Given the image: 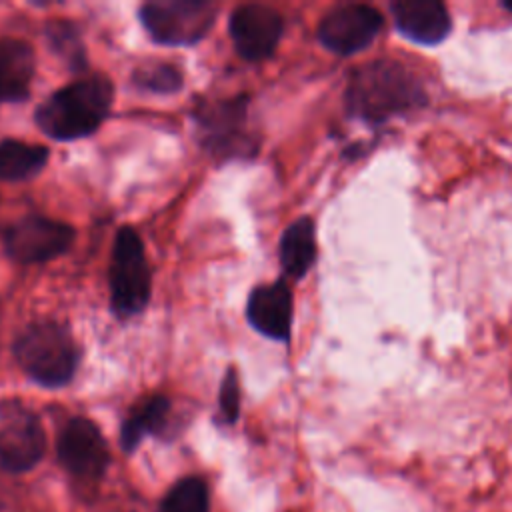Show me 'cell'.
I'll use <instances>...</instances> for the list:
<instances>
[{"label":"cell","mask_w":512,"mask_h":512,"mask_svg":"<svg viewBox=\"0 0 512 512\" xmlns=\"http://www.w3.org/2000/svg\"><path fill=\"white\" fill-rule=\"evenodd\" d=\"M424 102L422 84L394 60H374L356 68L346 88L348 112L370 122H382Z\"/></svg>","instance_id":"1"},{"label":"cell","mask_w":512,"mask_h":512,"mask_svg":"<svg viewBox=\"0 0 512 512\" xmlns=\"http://www.w3.org/2000/svg\"><path fill=\"white\" fill-rule=\"evenodd\" d=\"M112 100V82L102 74H92L52 92L36 108L34 120L54 140L84 138L104 122Z\"/></svg>","instance_id":"2"},{"label":"cell","mask_w":512,"mask_h":512,"mask_svg":"<svg viewBox=\"0 0 512 512\" xmlns=\"http://www.w3.org/2000/svg\"><path fill=\"white\" fill-rule=\"evenodd\" d=\"M14 356L34 382L48 388L68 384L80 358L68 328L54 320L28 324L14 340Z\"/></svg>","instance_id":"3"},{"label":"cell","mask_w":512,"mask_h":512,"mask_svg":"<svg viewBox=\"0 0 512 512\" xmlns=\"http://www.w3.org/2000/svg\"><path fill=\"white\" fill-rule=\"evenodd\" d=\"M200 144L214 160L250 158L258 140L248 130V98L200 102L194 110Z\"/></svg>","instance_id":"4"},{"label":"cell","mask_w":512,"mask_h":512,"mask_svg":"<svg viewBox=\"0 0 512 512\" xmlns=\"http://www.w3.org/2000/svg\"><path fill=\"white\" fill-rule=\"evenodd\" d=\"M110 306L118 318L142 312L150 300V266L134 228L116 232L110 260Z\"/></svg>","instance_id":"5"},{"label":"cell","mask_w":512,"mask_h":512,"mask_svg":"<svg viewBox=\"0 0 512 512\" xmlns=\"http://www.w3.org/2000/svg\"><path fill=\"white\" fill-rule=\"evenodd\" d=\"M216 18V6L200 0H154L140 8V22L160 44L186 46L206 36Z\"/></svg>","instance_id":"6"},{"label":"cell","mask_w":512,"mask_h":512,"mask_svg":"<svg viewBox=\"0 0 512 512\" xmlns=\"http://www.w3.org/2000/svg\"><path fill=\"white\" fill-rule=\"evenodd\" d=\"M46 450L38 416L18 400L0 402V470L10 474L34 468Z\"/></svg>","instance_id":"7"},{"label":"cell","mask_w":512,"mask_h":512,"mask_svg":"<svg viewBox=\"0 0 512 512\" xmlns=\"http://www.w3.org/2000/svg\"><path fill=\"white\" fill-rule=\"evenodd\" d=\"M72 242V226L46 216H24L4 234L6 254L22 264L52 260L64 254Z\"/></svg>","instance_id":"8"},{"label":"cell","mask_w":512,"mask_h":512,"mask_svg":"<svg viewBox=\"0 0 512 512\" xmlns=\"http://www.w3.org/2000/svg\"><path fill=\"white\" fill-rule=\"evenodd\" d=\"M56 454L64 470L82 480L102 478L110 464V450L100 428L84 416L68 420L62 428Z\"/></svg>","instance_id":"9"},{"label":"cell","mask_w":512,"mask_h":512,"mask_svg":"<svg viewBox=\"0 0 512 512\" xmlns=\"http://www.w3.org/2000/svg\"><path fill=\"white\" fill-rule=\"evenodd\" d=\"M382 28V16L366 4H344L330 10L318 24V40L340 56L366 48Z\"/></svg>","instance_id":"10"},{"label":"cell","mask_w":512,"mask_h":512,"mask_svg":"<svg viewBox=\"0 0 512 512\" xmlns=\"http://www.w3.org/2000/svg\"><path fill=\"white\" fill-rule=\"evenodd\" d=\"M282 28V16L264 4L238 6L228 22L236 52L250 62H260L276 50Z\"/></svg>","instance_id":"11"},{"label":"cell","mask_w":512,"mask_h":512,"mask_svg":"<svg viewBox=\"0 0 512 512\" xmlns=\"http://www.w3.org/2000/svg\"><path fill=\"white\" fill-rule=\"evenodd\" d=\"M246 318L260 334L286 342L292 328V292L286 282L256 286L246 302Z\"/></svg>","instance_id":"12"},{"label":"cell","mask_w":512,"mask_h":512,"mask_svg":"<svg viewBox=\"0 0 512 512\" xmlns=\"http://www.w3.org/2000/svg\"><path fill=\"white\" fill-rule=\"evenodd\" d=\"M392 16L396 28L420 44H438L450 32V14L438 0H396Z\"/></svg>","instance_id":"13"},{"label":"cell","mask_w":512,"mask_h":512,"mask_svg":"<svg viewBox=\"0 0 512 512\" xmlns=\"http://www.w3.org/2000/svg\"><path fill=\"white\" fill-rule=\"evenodd\" d=\"M34 50L16 38L0 40V102H20L28 98L34 78Z\"/></svg>","instance_id":"14"},{"label":"cell","mask_w":512,"mask_h":512,"mask_svg":"<svg viewBox=\"0 0 512 512\" xmlns=\"http://www.w3.org/2000/svg\"><path fill=\"white\" fill-rule=\"evenodd\" d=\"M170 414V400L162 394H152L132 406L120 428V444L124 452H132L140 446L144 436L160 434L166 428Z\"/></svg>","instance_id":"15"},{"label":"cell","mask_w":512,"mask_h":512,"mask_svg":"<svg viewBox=\"0 0 512 512\" xmlns=\"http://www.w3.org/2000/svg\"><path fill=\"white\" fill-rule=\"evenodd\" d=\"M316 260L314 222L304 216L294 220L280 238V264L292 278H302Z\"/></svg>","instance_id":"16"},{"label":"cell","mask_w":512,"mask_h":512,"mask_svg":"<svg viewBox=\"0 0 512 512\" xmlns=\"http://www.w3.org/2000/svg\"><path fill=\"white\" fill-rule=\"evenodd\" d=\"M48 148L20 140L0 142V178L2 180H28L36 176L48 162Z\"/></svg>","instance_id":"17"},{"label":"cell","mask_w":512,"mask_h":512,"mask_svg":"<svg viewBox=\"0 0 512 512\" xmlns=\"http://www.w3.org/2000/svg\"><path fill=\"white\" fill-rule=\"evenodd\" d=\"M160 512H208V486L200 476L178 480L162 498Z\"/></svg>","instance_id":"18"},{"label":"cell","mask_w":512,"mask_h":512,"mask_svg":"<svg viewBox=\"0 0 512 512\" xmlns=\"http://www.w3.org/2000/svg\"><path fill=\"white\" fill-rule=\"evenodd\" d=\"M46 38L50 48L74 70L86 68V52L76 28L64 20H52L46 24Z\"/></svg>","instance_id":"19"},{"label":"cell","mask_w":512,"mask_h":512,"mask_svg":"<svg viewBox=\"0 0 512 512\" xmlns=\"http://www.w3.org/2000/svg\"><path fill=\"white\" fill-rule=\"evenodd\" d=\"M132 82L148 92L172 94L182 88V72L168 62H146L132 72Z\"/></svg>","instance_id":"20"},{"label":"cell","mask_w":512,"mask_h":512,"mask_svg":"<svg viewBox=\"0 0 512 512\" xmlns=\"http://www.w3.org/2000/svg\"><path fill=\"white\" fill-rule=\"evenodd\" d=\"M220 416L226 424H234L240 412V382L236 370L230 366L220 386Z\"/></svg>","instance_id":"21"}]
</instances>
